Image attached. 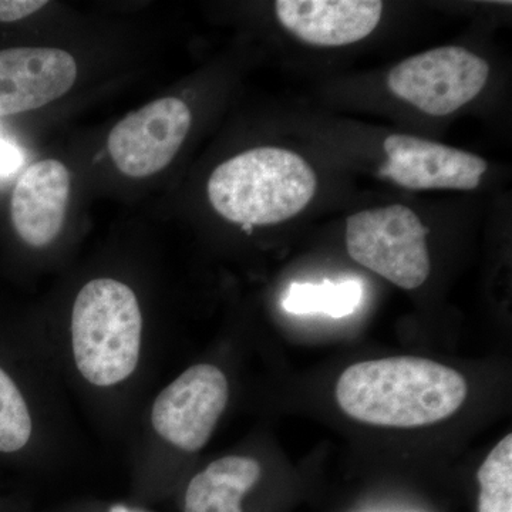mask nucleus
<instances>
[{
    "mask_svg": "<svg viewBox=\"0 0 512 512\" xmlns=\"http://www.w3.org/2000/svg\"><path fill=\"white\" fill-rule=\"evenodd\" d=\"M468 386L457 370L400 356L356 363L340 375L336 400L349 417L372 426L413 429L453 416Z\"/></svg>",
    "mask_w": 512,
    "mask_h": 512,
    "instance_id": "obj_1",
    "label": "nucleus"
},
{
    "mask_svg": "<svg viewBox=\"0 0 512 512\" xmlns=\"http://www.w3.org/2000/svg\"><path fill=\"white\" fill-rule=\"evenodd\" d=\"M316 185L315 171L299 154L258 147L215 168L208 198L221 217L249 231L291 220L312 201Z\"/></svg>",
    "mask_w": 512,
    "mask_h": 512,
    "instance_id": "obj_2",
    "label": "nucleus"
},
{
    "mask_svg": "<svg viewBox=\"0 0 512 512\" xmlns=\"http://www.w3.org/2000/svg\"><path fill=\"white\" fill-rule=\"evenodd\" d=\"M144 320L130 286L113 278L87 282L74 299L70 352L77 373L96 389H114L136 373Z\"/></svg>",
    "mask_w": 512,
    "mask_h": 512,
    "instance_id": "obj_3",
    "label": "nucleus"
},
{
    "mask_svg": "<svg viewBox=\"0 0 512 512\" xmlns=\"http://www.w3.org/2000/svg\"><path fill=\"white\" fill-rule=\"evenodd\" d=\"M429 229L404 205L357 212L346 224L350 258L399 288H420L430 275Z\"/></svg>",
    "mask_w": 512,
    "mask_h": 512,
    "instance_id": "obj_4",
    "label": "nucleus"
},
{
    "mask_svg": "<svg viewBox=\"0 0 512 512\" xmlns=\"http://www.w3.org/2000/svg\"><path fill=\"white\" fill-rule=\"evenodd\" d=\"M228 400L229 382L220 367L211 363L188 367L151 404V431L165 446L197 453L211 440Z\"/></svg>",
    "mask_w": 512,
    "mask_h": 512,
    "instance_id": "obj_5",
    "label": "nucleus"
},
{
    "mask_svg": "<svg viewBox=\"0 0 512 512\" xmlns=\"http://www.w3.org/2000/svg\"><path fill=\"white\" fill-rule=\"evenodd\" d=\"M490 66L464 47L447 46L397 64L387 76L390 92L416 109L444 117L483 92Z\"/></svg>",
    "mask_w": 512,
    "mask_h": 512,
    "instance_id": "obj_6",
    "label": "nucleus"
},
{
    "mask_svg": "<svg viewBox=\"0 0 512 512\" xmlns=\"http://www.w3.org/2000/svg\"><path fill=\"white\" fill-rule=\"evenodd\" d=\"M191 111L165 97L133 111L111 130L107 148L120 173L131 178L160 173L177 156L191 128Z\"/></svg>",
    "mask_w": 512,
    "mask_h": 512,
    "instance_id": "obj_7",
    "label": "nucleus"
},
{
    "mask_svg": "<svg viewBox=\"0 0 512 512\" xmlns=\"http://www.w3.org/2000/svg\"><path fill=\"white\" fill-rule=\"evenodd\" d=\"M383 148L379 177L409 190H476L488 168L476 154L406 134L387 137Z\"/></svg>",
    "mask_w": 512,
    "mask_h": 512,
    "instance_id": "obj_8",
    "label": "nucleus"
},
{
    "mask_svg": "<svg viewBox=\"0 0 512 512\" xmlns=\"http://www.w3.org/2000/svg\"><path fill=\"white\" fill-rule=\"evenodd\" d=\"M76 77V60L64 50H0V117L40 109L60 99L72 89Z\"/></svg>",
    "mask_w": 512,
    "mask_h": 512,
    "instance_id": "obj_9",
    "label": "nucleus"
},
{
    "mask_svg": "<svg viewBox=\"0 0 512 512\" xmlns=\"http://www.w3.org/2000/svg\"><path fill=\"white\" fill-rule=\"evenodd\" d=\"M70 187L69 170L60 161L43 160L26 168L10 201L13 228L26 245L45 248L59 237Z\"/></svg>",
    "mask_w": 512,
    "mask_h": 512,
    "instance_id": "obj_10",
    "label": "nucleus"
},
{
    "mask_svg": "<svg viewBox=\"0 0 512 512\" xmlns=\"http://www.w3.org/2000/svg\"><path fill=\"white\" fill-rule=\"evenodd\" d=\"M279 22L308 45L335 47L365 39L382 19L377 0H279Z\"/></svg>",
    "mask_w": 512,
    "mask_h": 512,
    "instance_id": "obj_11",
    "label": "nucleus"
},
{
    "mask_svg": "<svg viewBox=\"0 0 512 512\" xmlns=\"http://www.w3.org/2000/svg\"><path fill=\"white\" fill-rule=\"evenodd\" d=\"M261 464L248 456H225L195 474L184 495V512H244L242 500L259 483Z\"/></svg>",
    "mask_w": 512,
    "mask_h": 512,
    "instance_id": "obj_12",
    "label": "nucleus"
},
{
    "mask_svg": "<svg viewBox=\"0 0 512 512\" xmlns=\"http://www.w3.org/2000/svg\"><path fill=\"white\" fill-rule=\"evenodd\" d=\"M35 407L18 367L0 348V460L25 456L35 444Z\"/></svg>",
    "mask_w": 512,
    "mask_h": 512,
    "instance_id": "obj_13",
    "label": "nucleus"
},
{
    "mask_svg": "<svg viewBox=\"0 0 512 512\" xmlns=\"http://www.w3.org/2000/svg\"><path fill=\"white\" fill-rule=\"evenodd\" d=\"M363 288L357 279L345 281L293 282L282 308L293 315H328L340 319L352 315L362 301Z\"/></svg>",
    "mask_w": 512,
    "mask_h": 512,
    "instance_id": "obj_14",
    "label": "nucleus"
},
{
    "mask_svg": "<svg viewBox=\"0 0 512 512\" xmlns=\"http://www.w3.org/2000/svg\"><path fill=\"white\" fill-rule=\"evenodd\" d=\"M478 512H512V436L493 448L477 473Z\"/></svg>",
    "mask_w": 512,
    "mask_h": 512,
    "instance_id": "obj_15",
    "label": "nucleus"
},
{
    "mask_svg": "<svg viewBox=\"0 0 512 512\" xmlns=\"http://www.w3.org/2000/svg\"><path fill=\"white\" fill-rule=\"evenodd\" d=\"M45 0H0V22H15L46 6Z\"/></svg>",
    "mask_w": 512,
    "mask_h": 512,
    "instance_id": "obj_16",
    "label": "nucleus"
},
{
    "mask_svg": "<svg viewBox=\"0 0 512 512\" xmlns=\"http://www.w3.org/2000/svg\"><path fill=\"white\" fill-rule=\"evenodd\" d=\"M22 157L18 148L0 138V175L18 170Z\"/></svg>",
    "mask_w": 512,
    "mask_h": 512,
    "instance_id": "obj_17",
    "label": "nucleus"
},
{
    "mask_svg": "<svg viewBox=\"0 0 512 512\" xmlns=\"http://www.w3.org/2000/svg\"><path fill=\"white\" fill-rule=\"evenodd\" d=\"M109 512H147L143 510H137V508L127 507V505L116 504L110 507Z\"/></svg>",
    "mask_w": 512,
    "mask_h": 512,
    "instance_id": "obj_18",
    "label": "nucleus"
}]
</instances>
